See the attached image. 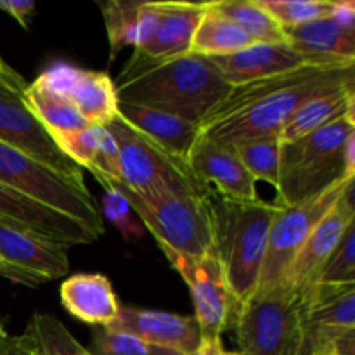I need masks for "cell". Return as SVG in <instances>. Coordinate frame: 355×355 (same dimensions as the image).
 I'll list each match as a JSON object with an SVG mask.
<instances>
[{
  "mask_svg": "<svg viewBox=\"0 0 355 355\" xmlns=\"http://www.w3.org/2000/svg\"><path fill=\"white\" fill-rule=\"evenodd\" d=\"M354 69L355 64L309 66L232 87L227 97L198 125L200 135L225 144L279 137L302 104L355 85Z\"/></svg>",
  "mask_w": 355,
  "mask_h": 355,
  "instance_id": "6da1fadb",
  "label": "cell"
},
{
  "mask_svg": "<svg viewBox=\"0 0 355 355\" xmlns=\"http://www.w3.org/2000/svg\"><path fill=\"white\" fill-rule=\"evenodd\" d=\"M118 103L149 107L200 125L232 87L208 58L149 59L134 54L114 82Z\"/></svg>",
  "mask_w": 355,
  "mask_h": 355,
  "instance_id": "7a4b0ae2",
  "label": "cell"
},
{
  "mask_svg": "<svg viewBox=\"0 0 355 355\" xmlns=\"http://www.w3.org/2000/svg\"><path fill=\"white\" fill-rule=\"evenodd\" d=\"M355 177V118L281 142L277 207H293Z\"/></svg>",
  "mask_w": 355,
  "mask_h": 355,
  "instance_id": "3957f363",
  "label": "cell"
},
{
  "mask_svg": "<svg viewBox=\"0 0 355 355\" xmlns=\"http://www.w3.org/2000/svg\"><path fill=\"white\" fill-rule=\"evenodd\" d=\"M277 208L262 200L238 201L215 191L211 194L214 252L239 304H245L257 290L270 222Z\"/></svg>",
  "mask_w": 355,
  "mask_h": 355,
  "instance_id": "277c9868",
  "label": "cell"
},
{
  "mask_svg": "<svg viewBox=\"0 0 355 355\" xmlns=\"http://www.w3.org/2000/svg\"><path fill=\"white\" fill-rule=\"evenodd\" d=\"M101 186H110L121 194L137 215L144 229L158 241L182 255L200 257L214 252V214L210 194H170L144 200L121 180L94 173Z\"/></svg>",
  "mask_w": 355,
  "mask_h": 355,
  "instance_id": "5b68a950",
  "label": "cell"
},
{
  "mask_svg": "<svg viewBox=\"0 0 355 355\" xmlns=\"http://www.w3.org/2000/svg\"><path fill=\"white\" fill-rule=\"evenodd\" d=\"M304 300L284 284L255 291L239 307L232 329L241 355H302Z\"/></svg>",
  "mask_w": 355,
  "mask_h": 355,
  "instance_id": "8992f818",
  "label": "cell"
},
{
  "mask_svg": "<svg viewBox=\"0 0 355 355\" xmlns=\"http://www.w3.org/2000/svg\"><path fill=\"white\" fill-rule=\"evenodd\" d=\"M104 127L116 141L120 180L144 200L170 194H210L214 191L194 175L186 159L170 155L162 146L134 130L120 116Z\"/></svg>",
  "mask_w": 355,
  "mask_h": 355,
  "instance_id": "52a82bcc",
  "label": "cell"
},
{
  "mask_svg": "<svg viewBox=\"0 0 355 355\" xmlns=\"http://www.w3.org/2000/svg\"><path fill=\"white\" fill-rule=\"evenodd\" d=\"M0 182L40 201L103 236V217L85 184H78L0 142Z\"/></svg>",
  "mask_w": 355,
  "mask_h": 355,
  "instance_id": "ba28073f",
  "label": "cell"
},
{
  "mask_svg": "<svg viewBox=\"0 0 355 355\" xmlns=\"http://www.w3.org/2000/svg\"><path fill=\"white\" fill-rule=\"evenodd\" d=\"M24 87L23 76L7 66L0 75V142L75 182L85 184L83 170L59 149L47 128L26 106Z\"/></svg>",
  "mask_w": 355,
  "mask_h": 355,
  "instance_id": "9c48e42d",
  "label": "cell"
},
{
  "mask_svg": "<svg viewBox=\"0 0 355 355\" xmlns=\"http://www.w3.org/2000/svg\"><path fill=\"white\" fill-rule=\"evenodd\" d=\"M349 180L352 179L340 180L318 196L293 207L277 208L270 222L266 257L255 291H267L281 284L290 263L293 262L319 220L335 207Z\"/></svg>",
  "mask_w": 355,
  "mask_h": 355,
  "instance_id": "30bf717a",
  "label": "cell"
},
{
  "mask_svg": "<svg viewBox=\"0 0 355 355\" xmlns=\"http://www.w3.org/2000/svg\"><path fill=\"white\" fill-rule=\"evenodd\" d=\"M170 266L187 284L194 304V319L203 338H222L225 329H232L241 304L229 288L224 269L215 252L193 257L159 248Z\"/></svg>",
  "mask_w": 355,
  "mask_h": 355,
  "instance_id": "8fae6325",
  "label": "cell"
},
{
  "mask_svg": "<svg viewBox=\"0 0 355 355\" xmlns=\"http://www.w3.org/2000/svg\"><path fill=\"white\" fill-rule=\"evenodd\" d=\"M355 222V179L349 180L335 207L319 220L288 267L281 284L297 291L304 300L319 272L340 245L347 229Z\"/></svg>",
  "mask_w": 355,
  "mask_h": 355,
  "instance_id": "7c38bea8",
  "label": "cell"
},
{
  "mask_svg": "<svg viewBox=\"0 0 355 355\" xmlns=\"http://www.w3.org/2000/svg\"><path fill=\"white\" fill-rule=\"evenodd\" d=\"M0 224H6L66 250L71 246L90 245L99 239V236L82 222L54 208L45 207L40 201L2 182H0Z\"/></svg>",
  "mask_w": 355,
  "mask_h": 355,
  "instance_id": "4fadbf2b",
  "label": "cell"
},
{
  "mask_svg": "<svg viewBox=\"0 0 355 355\" xmlns=\"http://www.w3.org/2000/svg\"><path fill=\"white\" fill-rule=\"evenodd\" d=\"M304 307L305 350L321 355L355 335V284H314Z\"/></svg>",
  "mask_w": 355,
  "mask_h": 355,
  "instance_id": "5bb4252c",
  "label": "cell"
},
{
  "mask_svg": "<svg viewBox=\"0 0 355 355\" xmlns=\"http://www.w3.org/2000/svg\"><path fill=\"white\" fill-rule=\"evenodd\" d=\"M38 80L64 96L89 125L104 127L118 116L116 89L107 73L55 62Z\"/></svg>",
  "mask_w": 355,
  "mask_h": 355,
  "instance_id": "9a60e30c",
  "label": "cell"
},
{
  "mask_svg": "<svg viewBox=\"0 0 355 355\" xmlns=\"http://www.w3.org/2000/svg\"><path fill=\"white\" fill-rule=\"evenodd\" d=\"M222 78L231 87L245 85L255 80L270 78L309 66H333V64H355V62L326 61V59L311 58L302 54L290 44H253L243 51L227 55L208 58Z\"/></svg>",
  "mask_w": 355,
  "mask_h": 355,
  "instance_id": "2e32d148",
  "label": "cell"
},
{
  "mask_svg": "<svg viewBox=\"0 0 355 355\" xmlns=\"http://www.w3.org/2000/svg\"><path fill=\"white\" fill-rule=\"evenodd\" d=\"M194 175L220 196L238 201H257V180L239 159L234 146L201 137L187 156Z\"/></svg>",
  "mask_w": 355,
  "mask_h": 355,
  "instance_id": "e0dca14e",
  "label": "cell"
},
{
  "mask_svg": "<svg viewBox=\"0 0 355 355\" xmlns=\"http://www.w3.org/2000/svg\"><path fill=\"white\" fill-rule=\"evenodd\" d=\"M114 331L134 335L151 345L163 347L182 355L196 354L201 345V329L194 315L172 314V312L146 311V309L121 305L113 324Z\"/></svg>",
  "mask_w": 355,
  "mask_h": 355,
  "instance_id": "ac0fdd59",
  "label": "cell"
},
{
  "mask_svg": "<svg viewBox=\"0 0 355 355\" xmlns=\"http://www.w3.org/2000/svg\"><path fill=\"white\" fill-rule=\"evenodd\" d=\"M156 23L151 37L134 54L166 59L189 52L194 31L203 17L207 2H155Z\"/></svg>",
  "mask_w": 355,
  "mask_h": 355,
  "instance_id": "d6986e66",
  "label": "cell"
},
{
  "mask_svg": "<svg viewBox=\"0 0 355 355\" xmlns=\"http://www.w3.org/2000/svg\"><path fill=\"white\" fill-rule=\"evenodd\" d=\"M0 259L42 281L64 277L69 270L66 248L42 241L17 229L0 224Z\"/></svg>",
  "mask_w": 355,
  "mask_h": 355,
  "instance_id": "ffe728a7",
  "label": "cell"
},
{
  "mask_svg": "<svg viewBox=\"0 0 355 355\" xmlns=\"http://www.w3.org/2000/svg\"><path fill=\"white\" fill-rule=\"evenodd\" d=\"M61 304L85 324L107 328L120 312V302L104 274H75L61 284Z\"/></svg>",
  "mask_w": 355,
  "mask_h": 355,
  "instance_id": "44dd1931",
  "label": "cell"
},
{
  "mask_svg": "<svg viewBox=\"0 0 355 355\" xmlns=\"http://www.w3.org/2000/svg\"><path fill=\"white\" fill-rule=\"evenodd\" d=\"M118 116L139 134L146 135L153 142L166 149L170 155L186 159V162L193 146L200 139L198 125L189 123L170 113H163V111L118 103Z\"/></svg>",
  "mask_w": 355,
  "mask_h": 355,
  "instance_id": "7402d4cb",
  "label": "cell"
},
{
  "mask_svg": "<svg viewBox=\"0 0 355 355\" xmlns=\"http://www.w3.org/2000/svg\"><path fill=\"white\" fill-rule=\"evenodd\" d=\"M288 44L302 54L326 61L355 62V31L340 26L331 16L284 28Z\"/></svg>",
  "mask_w": 355,
  "mask_h": 355,
  "instance_id": "603a6c76",
  "label": "cell"
},
{
  "mask_svg": "<svg viewBox=\"0 0 355 355\" xmlns=\"http://www.w3.org/2000/svg\"><path fill=\"white\" fill-rule=\"evenodd\" d=\"M355 89L354 85L326 92L302 104L300 110L281 130V142H291L304 135L328 127L342 118H354Z\"/></svg>",
  "mask_w": 355,
  "mask_h": 355,
  "instance_id": "cb8c5ba5",
  "label": "cell"
},
{
  "mask_svg": "<svg viewBox=\"0 0 355 355\" xmlns=\"http://www.w3.org/2000/svg\"><path fill=\"white\" fill-rule=\"evenodd\" d=\"M23 99L52 137L89 127L76 107L64 96L45 85L42 80L37 78L33 83L24 87Z\"/></svg>",
  "mask_w": 355,
  "mask_h": 355,
  "instance_id": "d4e9b609",
  "label": "cell"
},
{
  "mask_svg": "<svg viewBox=\"0 0 355 355\" xmlns=\"http://www.w3.org/2000/svg\"><path fill=\"white\" fill-rule=\"evenodd\" d=\"M253 44L255 42L241 28L236 26L232 21L215 10L210 2H207V9L194 31L189 52L203 58H215L234 54Z\"/></svg>",
  "mask_w": 355,
  "mask_h": 355,
  "instance_id": "484cf974",
  "label": "cell"
},
{
  "mask_svg": "<svg viewBox=\"0 0 355 355\" xmlns=\"http://www.w3.org/2000/svg\"><path fill=\"white\" fill-rule=\"evenodd\" d=\"M215 10L241 28L255 44H288L284 28L255 0H215Z\"/></svg>",
  "mask_w": 355,
  "mask_h": 355,
  "instance_id": "4316f807",
  "label": "cell"
},
{
  "mask_svg": "<svg viewBox=\"0 0 355 355\" xmlns=\"http://www.w3.org/2000/svg\"><path fill=\"white\" fill-rule=\"evenodd\" d=\"M139 0H107L99 2L110 40V59L114 61L125 47H137L139 42Z\"/></svg>",
  "mask_w": 355,
  "mask_h": 355,
  "instance_id": "83f0119b",
  "label": "cell"
},
{
  "mask_svg": "<svg viewBox=\"0 0 355 355\" xmlns=\"http://www.w3.org/2000/svg\"><path fill=\"white\" fill-rule=\"evenodd\" d=\"M232 146L250 175L255 180H263V182L270 184L276 189L277 182H279L281 139H248V141L236 142Z\"/></svg>",
  "mask_w": 355,
  "mask_h": 355,
  "instance_id": "f1b7e54d",
  "label": "cell"
},
{
  "mask_svg": "<svg viewBox=\"0 0 355 355\" xmlns=\"http://www.w3.org/2000/svg\"><path fill=\"white\" fill-rule=\"evenodd\" d=\"M28 331L33 335L40 355H94L54 314H35Z\"/></svg>",
  "mask_w": 355,
  "mask_h": 355,
  "instance_id": "f546056e",
  "label": "cell"
},
{
  "mask_svg": "<svg viewBox=\"0 0 355 355\" xmlns=\"http://www.w3.org/2000/svg\"><path fill=\"white\" fill-rule=\"evenodd\" d=\"M283 28L331 16L335 0H255Z\"/></svg>",
  "mask_w": 355,
  "mask_h": 355,
  "instance_id": "4dcf8cb0",
  "label": "cell"
},
{
  "mask_svg": "<svg viewBox=\"0 0 355 355\" xmlns=\"http://www.w3.org/2000/svg\"><path fill=\"white\" fill-rule=\"evenodd\" d=\"M94 355H182L110 328H97L92 335Z\"/></svg>",
  "mask_w": 355,
  "mask_h": 355,
  "instance_id": "1f68e13d",
  "label": "cell"
},
{
  "mask_svg": "<svg viewBox=\"0 0 355 355\" xmlns=\"http://www.w3.org/2000/svg\"><path fill=\"white\" fill-rule=\"evenodd\" d=\"M315 284H355V222L324 263Z\"/></svg>",
  "mask_w": 355,
  "mask_h": 355,
  "instance_id": "d6a6232c",
  "label": "cell"
},
{
  "mask_svg": "<svg viewBox=\"0 0 355 355\" xmlns=\"http://www.w3.org/2000/svg\"><path fill=\"white\" fill-rule=\"evenodd\" d=\"M101 134H103V127L89 125L80 130L54 135L52 139L73 163H76L82 170H90L96 159L97 149H99Z\"/></svg>",
  "mask_w": 355,
  "mask_h": 355,
  "instance_id": "836d02e7",
  "label": "cell"
},
{
  "mask_svg": "<svg viewBox=\"0 0 355 355\" xmlns=\"http://www.w3.org/2000/svg\"><path fill=\"white\" fill-rule=\"evenodd\" d=\"M103 189L104 191L103 198H101V208H103V215L106 217V220L116 227L121 238L141 239L144 236L146 229L137 218V215L132 211L128 201L118 191H114L113 187L103 186Z\"/></svg>",
  "mask_w": 355,
  "mask_h": 355,
  "instance_id": "e575fe53",
  "label": "cell"
},
{
  "mask_svg": "<svg viewBox=\"0 0 355 355\" xmlns=\"http://www.w3.org/2000/svg\"><path fill=\"white\" fill-rule=\"evenodd\" d=\"M92 173H99V175L110 177V179H121V168H120V153H118L116 141L113 135L103 127V134H101L99 149H97L96 159L90 168Z\"/></svg>",
  "mask_w": 355,
  "mask_h": 355,
  "instance_id": "d590c367",
  "label": "cell"
},
{
  "mask_svg": "<svg viewBox=\"0 0 355 355\" xmlns=\"http://www.w3.org/2000/svg\"><path fill=\"white\" fill-rule=\"evenodd\" d=\"M0 355H38L33 335L26 329L19 336H0Z\"/></svg>",
  "mask_w": 355,
  "mask_h": 355,
  "instance_id": "8d00e7d4",
  "label": "cell"
},
{
  "mask_svg": "<svg viewBox=\"0 0 355 355\" xmlns=\"http://www.w3.org/2000/svg\"><path fill=\"white\" fill-rule=\"evenodd\" d=\"M35 9H37V6L31 0H0V10L10 14L24 30H28V26H30Z\"/></svg>",
  "mask_w": 355,
  "mask_h": 355,
  "instance_id": "74e56055",
  "label": "cell"
},
{
  "mask_svg": "<svg viewBox=\"0 0 355 355\" xmlns=\"http://www.w3.org/2000/svg\"><path fill=\"white\" fill-rule=\"evenodd\" d=\"M331 17L340 24L342 28L349 31H355V2L354 0H342V2H335V9H333Z\"/></svg>",
  "mask_w": 355,
  "mask_h": 355,
  "instance_id": "f35d334b",
  "label": "cell"
},
{
  "mask_svg": "<svg viewBox=\"0 0 355 355\" xmlns=\"http://www.w3.org/2000/svg\"><path fill=\"white\" fill-rule=\"evenodd\" d=\"M0 276L6 277V279H9V281H14V283H17V284H24V286H30V288H37L42 284L40 279H37V277L23 272V270L16 269V267L9 266V263L3 262L2 259H0Z\"/></svg>",
  "mask_w": 355,
  "mask_h": 355,
  "instance_id": "ab89813d",
  "label": "cell"
},
{
  "mask_svg": "<svg viewBox=\"0 0 355 355\" xmlns=\"http://www.w3.org/2000/svg\"><path fill=\"white\" fill-rule=\"evenodd\" d=\"M196 355H241L238 350H225L222 338H203Z\"/></svg>",
  "mask_w": 355,
  "mask_h": 355,
  "instance_id": "60d3db41",
  "label": "cell"
},
{
  "mask_svg": "<svg viewBox=\"0 0 355 355\" xmlns=\"http://www.w3.org/2000/svg\"><path fill=\"white\" fill-rule=\"evenodd\" d=\"M6 68H7V64H6V62L2 61V59H0V75H2L3 69H6Z\"/></svg>",
  "mask_w": 355,
  "mask_h": 355,
  "instance_id": "b9f144b4",
  "label": "cell"
},
{
  "mask_svg": "<svg viewBox=\"0 0 355 355\" xmlns=\"http://www.w3.org/2000/svg\"><path fill=\"white\" fill-rule=\"evenodd\" d=\"M7 333H6V329H3V326H2V322H0V336H6Z\"/></svg>",
  "mask_w": 355,
  "mask_h": 355,
  "instance_id": "7bdbcfd3",
  "label": "cell"
},
{
  "mask_svg": "<svg viewBox=\"0 0 355 355\" xmlns=\"http://www.w3.org/2000/svg\"><path fill=\"white\" fill-rule=\"evenodd\" d=\"M321 355H340V354L333 352V350H326V352H324V354H321Z\"/></svg>",
  "mask_w": 355,
  "mask_h": 355,
  "instance_id": "ee69618b",
  "label": "cell"
},
{
  "mask_svg": "<svg viewBox=\"0 0 355 355\" xmlns=\"http://www.w3.org/2000/svg\"><path fill=\"white\" fill-rule=\"evenodd\" d=\"M302 355H314V354L309 352V350H304V354H302Z\"/></svg>",
  "mask_w": 355,
  "mask_h": 355,
  "instance_id": "f6af8a7d",
  "label": "cell"
},
{
  "mask_svg": "<svg viewBox=\"0 0 355 355\" xmlns=\"http://www.w3.org/2000/svg\"><path fill=\"white\" fill-rule=\"evenodd\" d=\"M186 355H196V354H186Z\"/></svg>",
  "mask_w": 355,
  "mask_h": 355,
  "instance_id": "bcb514c9",
  "label": "cell"
},
{
  "mask_svg": "<svg viewBox=\"0 0 355 355\" xmlns=\"http://www.w3.org/2000/svg\"><path fill=\"white\" fill-rule=\"evenodd\" d=\"M38 355H40V354H38Z\"/></svg>",
  "mask_w": 355,
  "mask_h": 355,
  "instance_id": "7dc6e473",
  "label": "cell"
}]
</instances>
